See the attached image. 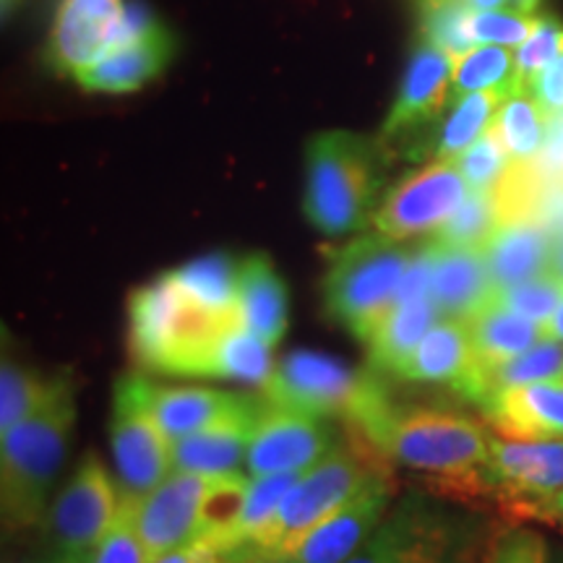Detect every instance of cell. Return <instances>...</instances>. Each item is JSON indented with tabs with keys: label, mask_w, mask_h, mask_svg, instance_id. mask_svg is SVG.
I'll use <instances>...</instances> for the list:
<instances>
[{
	"label": "cell",
	"mask_w": 563,
	"mask_h": 563,
	"mask_svg": "<svg viewBox=\"0 0 563 563\" xmlns=\"http://www.w3.org/2000/svg\"><path fill=\"white\" fill-rule=\"evenodd\" d=\"M347 431L422 477L435 498H490V426L449 405L402 402L384 373L361 371L347 410Z\"/></svg>",
	"instance_id": "6da1fadb"
},
{
	"label": "cell",
	"mask_w": 563,
	"mask_h": 563,
	"mask_svg": "<svg viewBox=\"0 0 563 563\" xmlns=\"http://www.w3.org/2000/svg\"><path fill=\"white\" fill-rule=\"evenodd\" d=\"M232 327H241L238 313L201 306L167 272L129 298V350L150 373L211 378L214 352Z\"/></svg>",
	"instance_id": "7a4b0ae2"
},
{
	"label": "cell",
	"mask_w": 563,
	"mask_h": 563,
	"mask_svg": "<svg viewBox=\"0 0 563 563\" xmlns=\"http://www.w3.org/2000/svg\"><path fill=\"white\" fill-rule=\"evenodd\" d=\"M368 443L350 433L347 441H336L334 449L298 477L285 501L262 530L245 543L228 551L235 563H287L302 540L316 527L350 501L376 470L386 467Z\"/></svg>",
	"instance_id": "3957f363"
},
{
	"label": "cell",
	"mask_w": 563,
	"mask_h": 563,
	"mask_svg": "<svg viewBox=\"0 0 563 563\" xmlns=\"http://www.w3.org/2000/svg\"><path fill=\"white\" fill-rule=\"evenodd\" d=\"M76 422V391L70 376H58L51 397L30 418L0 433V511L5 532L45 522L47 493L66 460Z\"/></svg>",
	"instance_id": "277c9868"
},
{
	"label": "cell",
	"mask_w": 563,
	"mask_h": 563,
	"mask_svg": "<svg viewBox=\"0 0 563 563\" xmlns=\"http://www.w3.org/2000/svg\"><path fill=\"white\" fill-rule=\"evenodd\" d=\"M386 152L378 141L350 131H327L306 150L302 211L329 238L350 235L373 222Z\"/></svg>",
	"instance_id": "5b68a950"
},
{
	"label": "cell",
	"mask_w": 563,
	"mask_h": 563,
	"mask_svg": "<svg viewBox=\"0 0 563 563\" xmlns=\"http://www.w3.org/2000/svg\"><path fill=\"white\" fill-rule=\"evenodd\" d=\"M410 262L412 256L399 241H391L378 230L355 238L334 253L323 277V302L329 316L368 344L397 306Z\"/></svg>",
	"instance_id": "8992f818"
},
{
	"label": "cell",
	"mask_w": 563,
	"mask_h": 563,
	"mask_svg": "<svg viewBox=\"0 0 563 563\" xmlns=\"http://www.w3.org/2000/svg\"><path fill=\"white\" fill-rule=\"evenodd\" d=\"M483 525L426 493H410L344 563H477Z\"/></svg>",
	"instance_id": "52a82bcc"
},
{
	"label": "cell",
	"mask_w": 563,
	"mask_h": 563,
	"mask_svg": "<svg viewBox=\"0 0 563 563\" xmlns=\"http://www.w3.org/2000/svg\"><path fill=\"white\" fill-rule=\"evenodd\" d=\"M490 488L514 519L555 522L563 496V439L490 435Z\"/></svg>",
	"instance_id": "ba28073f"
},
{
	"label": "cell",
	"mask_w": 563,
	"mask_h": 563,
	"mask_svg": "<svg viewBox=\"0 0 563 563\" xmlns=\"http://www.w3.org/2000/svg\"><path fill=\"white\" fill-rule=\"evenodd\" d=\"M110 446L125 501L139 504L173 473V441L141 399L136 373L118 378L112 391Z\"/></svg>",
	"instance_id": "9c48e42d"
},
{
	"label": "cell",
	"mask_w": 563,
	"mask_h": 563,
	"mask_svg": "<svg viewBox=\"0 0 563 563\" xmlns=\"http://www.w3.org/2000/svg\"><path fill=\"white\" fill-rule=\"evenodd\" d=\"M454 79V58H449L433 42L422 40L415 47L407 66L402 89L382 129V150H397L407 159H428L433 144L428 131H433L441 112L446 110Z\"/></svg>",
	"instance_id": "30bf717a"
},
{
	"label": "cell",
	"mask_w": 563,
	"mask_h": 563,
	"mask_svg": "<svg viewBox=\"0 0 563 563\" xmlns=\"http://www.w3.org/2000/svg\"><path fill=\"white\" fill-rule=\"evenodd\" d=\"M123 504L121 483L112 481L95 454L84 456L47 509L45 522L55 551L70 559H87L115 527Z\"/></svg>",
	"instance_id": "8fae6325"
},
{
	"label": "cell",
	"mask_w": 563,
	"mask_h": 563,
	"mask_svg": "<svg viewBox=\"0 0 563 563\" xmlns=\"http://www.w3.org/2000/svg\"><path fill=\"white\" fill-rule=\"evenodd\" d=\"M467 180L454 162H428L407 175L378 203L373 224L391 241L439 232L441 224L467 199Z\"/></svg>",
	"instance_id": "7c38bea8"
},
{
	"label": "cell",
	"mask_w": 563,
	"mask_h": 563,
	"mask_svg": "<svg viewBox=\"0 0 563 563\" xmlns=\"http://www.w3.org/2000/svg\"><path fill=\"white\" fill-rule=\"evenodd\" d=\"M334 443L332 426L323 418L277 407L262 397L245 467L251 477L306 473L332 452Z\"/></svg>",
	"instance_id": "4fadbf2b"
},
{
	"label": "cell",
	"mask_w": 563,
	"mask_h": 563,
	"mask_svg": "<svg viewBox=\"0 0 563 563\" xmlns=\"http://www.w3.org/2000/svg\"><path fill=\"white\" fill-rule=\"evenodd\" d=\"M361 371H352L334 357L311 350H295L274 365L269 382L262 386L266 402L298 410L316 418L344 415Z\"/></svg>",
	"instance_id": "5bb4252c"
},
{
	"label": "cell",
	"mask_w": 563,
	"mask_h": 563,
	"mask_svg": "<svg viewBox=\"0 0 563 563\" xmlns=\"http://www.w3.org/2000/svg\"><path fill=\"white\" fill-rule=\"evenodd\" d=\"M394 493H397V483H394L391 467L386 464L327 522L316 527L287 563H344L384 522Z\"/></svg>",
	"instance_id": "9a60e30c"
},
{
	"label": "cell",
	"mask_w": 563,
	"mask_h": 563,
	"mask_svg": "<svg viewBox=\"0 0 563 563\" xmlns=\"http://www.w3.org/2000/svg\"><path fill=\"white\" fill-rule=\"evenodd\" d=\"M209 477L173 470L165 483L150 496L133 504V522L150 555V563L162 555L191 545L199 538V511Z\"/></svg>",
	"instance_id": "2e32d148"
},
{
	"label": "cell",
	"mask_w": 563,
	"mask_h": 563,
	"mask_svg": "<svg viewBox=\"0 0 563 563\" xmlns=\"http://www.w3.org/2000/svg\"><path fill=\"white\" fill-rule=\"evenodd\" d=\"M136 386L144 405L150 407L162 431L170 435V441L207 431V428L220 426L238 415H249L262 405V397L203 389V386H165L152 382L144 373H136Z\"/></svg>",
	"instance_id": "e0dca14e"
},
{
	"label": "cell",
	"mask_w": 563,
	"mask_h": 563,
	"mask_svg": "<svg viewBox=\"0 0 563 563\" xmlns=\"http://www.w3.org/2000/svg\"><path fill=\"white\" fill-rule=\"evenodd\" d=\"M123 0H63L51 34V63L58 74H79L115 53Z\"/></svg>",
	"instance_id": "ac0fdd59"
},
{
	"label": "cell",
	"mask_w": 563,
	"mask_h": 563,
	"mask_svg": "<svg viewBox=\"0 0 563 563\" xmlns=\"http://www.w3.org/2000/svg\"><path fill=\"white\" fill-rule=\"evenodd\" d=\"M394 376L410 384L449 386L464 402H475L477 357L467 323L441 319Z\"/></svg>",
	"instance_id": "d6986e66"
},
{
	"label": "cell",
	"mask_w": 563,
	"mask_h": 563,
	"mask_svg": "<svg viewBox=\"0 0 563 563\" xmlns=\"http://www.w3.org/2000/svg\"><path fill=\"white\" fill-rule=\"evenodd\" d=\"M481 410L490 431L506 439H563L561 378L501 389Z\"/></svg>",
	"instance_id": "ffe728a7"
},
{
	"label": "cell",
	"mask_w": 563,
	"mask_h": 563,
	"mask_svg": "<svg viewBox=\"0 0 563 563\" xmlns=\"http://www.w3.org/2000/svg\"><path fill=\"white\" fill-rule=\"evenodd\" d=\"M488 264L483 251L460 249V245L439 243L433 238V282L431 300L443 319L467 321L496 300Z\"/></svg>",
	"instance_id": "44dd1931"
},
{
	"label": "cell",
	"mask_w": 563,
	"mask_h": 563,
	"mask_svg": "<svg viewBox=\"0 0 563 563\" xmlns=\"http://www.w3.org/2000/svg\"><path fill=\"white\" fill-rule=\"evenodd\" d=\"M287 287L266 253H251L238 264L235 313L245 332L277 347L287 332Z\"/></svg>",
	"instance_id": "7402d4cb"
},
{
	"label": "cell",
	"mask_w": 563,
	"mask_h": 563,
	"mask_svg": "<svg viewBox=\"0 0 563 563\" xmlns=\"http://www.w3.org/2000/svg\"><path fill=\"white\" fill-rule=\"evenodd\" d=\"M555 235L540 222L504 224L483 249L496 290L522 285L553 269Z\"/></svg>",
	"instance_id": "603a6c76"
},
{
	"label": "cell",
	"mask_w": 563,
	"mask_h": 563,
	"mask_svg": "<svg viewBox=\"0 0 563 563\" xmlns=\"http://www.w3.org/2000/svg\"><path fill=\"white\" fill-rule=\"evenodd\" d=\"M175 53V40L165 26L157 24L154 30L133 42L129 47L104 55L91 66L76 74V81L89 91H108V95H125L144 87L154 76L162 74Z\"/></svg>",
	"instance_id": "cb8c5ba5"
},
{
	"label": "cell",
	"mask_w": 563,
	"mask_h": 563,
	"mask_svg": "<svg viewBox=\"0 0 563 563\" xmlns=\"http://www.w3.org/2000/svg\"><path fill=\"white\" fill-rule=\"evenodd\" d=\"M256 415L258 410L238 415L207 431L173 441V467L203 477L241 473V464H245V456H249Z\"/></svg>",
	"instance_id": "d4e9b609"
},
{
	"label": "cell",
	"mask_w": 563,
	"mask_h": 563,
	"mask_svg": "<svg viewBox=\"0 0 563 563\" xmlns=\"http://www.w3.org/2000/svg\"><path fill=\"white\" fill-rule=\"evenodd\" d=\"M464 323H467L470 340H473V350L481 368L501 365L534 347L540 340H545L540 323L509 311L498 300H493L483 311L470 316Z\"/></svg>",
	"instance_id": "484cf974"
},
{
	"label": "cell",
	"mask_w": 563,
	"mask_h": 563,
	"mask_svg": "<svg viewBox=\"0 0 563 563\" xmlns=\"http://www.w3.org/2000/svg\"><path fill=\"white\" fill-rule=\"evenodd\" d=\"M441 319L443 316L431 298L397 302L368 340L371 368L394 376Z\"/></svg>",
	"instance_id": "4316f807"
},
{
	"label": "cell",
	"mask_w": 563,
	"mask_h": 563,
	"mask_svg": "<svg viewBox=\"0 0 563 563\" xmlns=\"http://www.w3.org/2000/svg\"><path fill=\"white\" fill-rule=\"evenodd\" d=\"M253 477L249 473H230L209 477L199 511V538L203 543L230 551L235 545L238 522L249 498Z\"/></svg>",
	"instance_id": "83f0119b"
},
{
	"label": "cell",
	"mask_w": 563,
	"mask_h": 563,
	"mask_svg": "<svg viewBox=\"0 0 563 563\" xmlns=\"http://www.w3.org/2000/svg\"><path fill=\"white\" fill-rule=\"evenodd\" d=\"M561 373L563 344L555 340H540L534 347L501 365H493V368H481L477 365V389L473 405L483 407L493 394H498L501 389L534 382H551V378H561Z\"/></svg>",
	"instance_id": "f1b7e54d"
},
{
	"label": "cell",
	"mask_w": 563,
	"mask_h": 563,
	"mask_svg": "<svg viewBox=\"0 0 563 563\" xmlns=\"http://www.w3.org/2000/svg\"><path fill=\"white\" fill-rule=\"evenodd\" d=\"M238 264L230 253H209V256L194 258V262L170 269L175 285L183 292L191 295L196 302L211 308V311L235 313V290H238Z\"/></svg>",
	"instance_id": "f546056e"
},
{
	"label": "cell",
	"mask_w": 563,
	"mask_h": 563,
	"mask_svg": "<svg viewBox=\"0 0 563 563\" xmlns=\"http://www.w3.org/2000/svg\"><path fill=\"white\" fill-rule=\"evenodd\" d=\"M548 125L551 118L534 102L530 91H517L496 112L490 129L498 133L511 162H527L540 157L545 150Z\"/></svg>",
	"instance_id": "4dcf8cb0"
},
{
	"label": "cell",
	"mask_w": 563,
	"mask_h": 563,
	"mask_svg": "<svg viewBox=\"0 0 563 563\" xmlns=\"http://www.w3.org/2000/svg\"><path fill=\"white\" fill-rule=\"evenodd\" d=\"M506 100L509 97L501 91H475V95L460 97L454 110L449 112L446 123L435 131V159L454 162L460 154L467 152L488 131Z\"/></svg>",
	"instance_id": "1f68e13d"
},
{
	"label": "cell",
	"mask_w": 563,
	"mask_h": 563,
	"mask_svg": "<svg viewBox=\"0 0 563 563\" xmlns=\"http://www.w3.org/2000/svg\"><path fill=\"white\" fill-rule=\"evenodd\" d=\"M452 91L460 100L475 91H501L511 97L525 91L517 79V60L501 45H483L454 60Z\"/></svg>",
	"instance_id": "d6a6232c"
},
{
	"label": "cell",
	"mask_w": 563,
	"mask_h": 563,
	"mask_svg": "<svg viewBox=\"0 0 563 563\" xmlns=\"http://www.w3.org/2000/svg\"><path fill=\"white\" fill-rule=\"evenodd\" d=\"M272 350V344L258 340L256 334L245 332L243 327H232L214 352L211 378H230L262 389L274 373Z\"/></svg>",
	"instance_id": "836d02e7"
},
{
	"label": "cell",
	"mask_w": 563,
	"mask_h": 563,
	"mask_svg": "<svg viewBox=\"0 0 563 563\" xmlns=\"http://www.w3.org/2000/svg\"><path fill=\"white\" fill-rule=\"evenodd\" d=\"M55 378L58 376H42L40 371L26 368L5 355L0 365V433H9L13 426L45 405Z\"/></svg>",
	"instance_id": "e575fe53"
},
{
	"label": "cell",
	"mask_w": 563,
	"mask_h": 563,
	"mask_svg": "<svg viewBox=\"0 0 563 563\" xmlns=\"http://www.w3.org/2000/svg\"><path fill=\"white\" fill-rule=\"evenodd\" d=\"M496 230L498 214L490 191H470L467 199L460 203V209L435 232V241L460 245V249L483 251L490 238L496 235Z\"/></svg>",
	"instance_id": "d590c367"
},
{
	"label": "cell",
	"mask_w": 563,
	"mask_h": 563,
	"mask_svg": "<svg viewBox=\"0 0 563 563\" xmlns=\"http://www.w3.org/2000/svg\"><path fill=\"white\" fill-rule=\"evenodd\" d=\"M473 13V9L460 3L426 5V9H420L422 40L433 42L449 58H462V55L475 51L473 30H470Z\"/></svg>",
	"instance_id": "8d00e7d4"
},
{
	"label": "cell",
	"mask_w": 563,
	"mask_h": 563,
	"mask_svg": "<svg viewBox=\"0 0 563 563\" xmlns=\"http://www.w3.org/2000/svg\"><path fill=\"white\" fill-rule=\"evenodd\" d=\"M300 475L302 473H279V475L253 477L249 498H245V506L241 514V522H238L235 545L232 548L245 543L253 532H258L266 522H269V519L274 517V511L279 509V504L285 501V496L290 493L292 485L298 483Z\"/></svg>",
	"instance_id": "74e56055"
},
{
	"label": "cell",
	"mask_w": 563,
	"mask_h": 563,
	"mask_svg": "<svg viewBox=\"0 0 563 563\" xmlns=\"http://www.w3.org/2000/svg\"><path fill=\"white\" fill-rule=\"evenodd\" d=\"M496 300L509 308V311L525 316V319L543 327L563 302V279L559 274L548 272L543 277H534L522 282V285L506 287V290L496 295Z\"/></svg>",
	"instance_id": "f35d334b"
},
{
	"label": "cell",
	"mask_w": 563,
	"mask_h": 563,
	"mask_svg": "<svg viewBox=\"0 0 563 563\" xmlns=\"http://www.w3.org/2000/svg\"><path fill=\"white\" fill-rule=\"evenodd\" d=\"M454 165L460 167L470 191H493V186L501 180V175L506 173V167L511 165V159L509 154H506L498 133L488 125V131H485L467 152L460 154V157L454 159Z\"/></svg>",
	"instance_id": "ab89813d"
},
{
	"label": "cell",
	"mask_w": 563,
	"mask_h": 563,
	"mask_svg": "<svg viewBox=\"0 0 563 563\" xmlns=\"http://www.w3.org/2000/svg\"><path fill=\"white\" fill-rule=\"evenodd\" d=\"M561 55H563V26L551 16L538 19V26H534L530 40H527L525 45H519V51L514 53L519 87L527 91L534 76H538L543 68L551 66L553 60H559Z\"/></svg>",
	"instance_id": "60d3db41"
},
{
	"label": "cell",
	"mask_w": 563,
	"mask_h": 563,
	"mask_svg": "<svg viewBox=\"0 0 563 563\" xmlns=\"http://www.w3.org/2000/svg\"><path fill=\"white\" fill-rule=\"evenodd\" d=\"M538 26L534 16H522L514 11H475L470 30L475 45H525Z\"/></svg>",
	"instance_id": "b9f144b4"
},
{
	"label": "cell",
	"mask_w": 563,
	"mask_h": 563,
	"mask_svg": "<svg viewBox=\"0 0 563 563\" xmlns=\"http://www.w3.org/2000/svg\"><path fill=\"white\" fill-rule=\"evenodd\" d=\"M125 498V496H123ZM87 563H150V555L141 543L136 522H133V504L125 501L121 517L104 540L87 555Z\"/></svg>",
	"instance_id": "7bdbcfd3"
},
{
	"label": "cell",
	"mask_w": 563,
	"mask_h": 563,
	"mask_svg": "<svg viewBox=\"0 0 563 563\" xmlns=\"http://www.w3.org/2000/svg\"><path fill=\"white\" fill-rule=\"evenodd\" d=\"M483 563H548V545L534 530L519 527L501 534Z\"/></svg>",
	"instance_id": "ee69618b"
},
{
	"label": "cell",
	"mask_w": 563,
	"mask_h": 563,
	"mask_svg": "<svg viewBox=\"0 0 563 563\" xmlns=\"http://www.w3.org/2000/svg\"><path fill=\"white\" fill-rule=\"evenodd\" d=\"M527 91H530L534 102L543 108L548 118L561 115L563 112V55L559 60H553L551 66L540 70V74L530 81Z\"/></svg>",
	"instance_id": "f6af8a7d"
},
{
	"label": "cell",
	"mask_w": 563,
	"mask_h": 563,
	"mask_svg": "<svg viewBox=\"0 0 563 563\" xmlns=\"http://www.w3.org/2000/svg\"><path fill=\"white\" fill-rule=\"evenodd\" d=\"M538 165L543 167L548 178L563 183V112L561 115L551 118V125H548V139L545 150L540 152Z\"/></svg>",
	"instance_id": "bcb514c9"
},
{
	"label": "cell",
	"mask_w": 563,
	"mask_h": 563,
	"mask_svg": "<svg viewBox=\"0 0 563 563\" xmlns=\"http://www.w3.org/2000/svg\"><path fill=\"white\" fill-rule=\"evenodd\" d=\"M154 563H235V561H232V555L228 551H222V548H214L203 543V540H196L191 545H183L178 551L162 555V559Z\"/></svg>",
	"instance_id": "7dc6e473"
},
{
	"label": "cell",
	"mask_w": 563,
	"mask_h": 563,
	"mask_svg": "<svg viewBox=\"0 0 563 563\" xmlns=\"http://www.w3.org/2000/svg\"><path fill=\"white\" fill-rule=\"evenodd\" d=\"M418 3L420 9H426V5H439V3H460L473 11H509V0H418Z\"/></svg>",
	"instance_id": "c3c4849f"
},
{
	"label": "cell",
	"mask_w": 563,
	"mask_h": 563,
	"mask_svg": "<svg viewBox=\"0 0 563 563\" xmlns=\"http://www.w3.org/2000/svg\"><path fill=\"white\" fill-rule=\"evenodd\" d=\"M543 336L545 340H555L563 344V302L559 306V311L543 323Z\"/></svg>",
	"instance_id": "681fc988"
},
{
	"label": "cell",
	"mask_w": 563,
	"mask_h": 563,
	"mask_svg": "<svg viewBox=\"0 0 563 563\" xmlns=\"http://www.w3.org/2000/svg\"><path fill=\"white\" fill-rule=\"evenodd\" d=\"M540 3H543V0H509V11L522 13V16H532Z\"/></svg>",
	"instance_id": "f907efd6"
},
{
	"label": "cell",
	"mask_w": 563,
	"mask_h": 563,
	"mask_svg": "<svg viewBox=\"0 0 563 563\" xmlns=\"http://www.w3.org/2000/svg\"><path fill=\"white\" fill-rule=\"evenodd\" d=\"M553 274H559L563 279V235H555V249H553Z\"/></svg>",
	"instance_id": "816d5d0a"
},
{
	"label": "cell",
	"mask_w": 563,
	"mask_h": 563,
	"mask_svg": "<svg viewBox=\"0 0 563 563\" xmlns=\"http://www.w3.org/2000/svg\"><path fill=\"white\" fill-rule=\"evenodd\" d=\"M37 563H87V559H70V555L55 553V559H51V561H37Z\"/></svg>",
	"instance_id": "f5cc1de1"
},
{
	"label": "cell",
	"mask_w": 563,
	"mask_h": 563,
	"mask_svg": "<svg viewBox=\"0 0 563 563\" xmlns=\"http://www.w3.org/2000/svg\"><path fill=\"white\" fill-rule=\"evenodd\" d=\"M555 522H563V496H561V501L555 504Z\"/></svg>",
	"instance_id": "db71d44e"
},
{
	"label": "cell",
	"mask_w": 563,
	"mask_h": 563,
	"mask_svg": "<svg viewBox=\"0 0 563 563\" xmlns=\"http://www.w3.org/2000/svg\"><path fill=\"white\" fill-rule=\"evenodd\" d=\"M13 3H16V0H3V9H5V11H9Z\"/></svg>",
	"instance_id": "11a10c76"
},
{
	"label": "cell",
	"mask_w": 563,
	"mask_h": 563,
	"mask_svg": "<svg viewBox=\"0 0 563 563\" xmlns=\"http://www.w3.org/2000/svg\"><path fill=\"white\" fill-rule=\"evenodd\" d=\"M559 563H563V553H561V555H559Z\"/></svg>",
	"instance_id": "9f6ffc18"
},
{
	"label": "cell",
	"mask_w": 563,
	"mask_h": 563,
	"mask_svg": "<svg viewBox=\"0 0 563 563\" xmlns=\"http://www.w3.org/2000/svg\"><path fill=\"white\" fill-rule=\"evenodd\" d=\"M561 382H563V373H561Z\"/></svg>",
	"instance_id": "6f0895ef"
}]
</instances>
